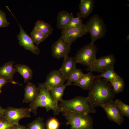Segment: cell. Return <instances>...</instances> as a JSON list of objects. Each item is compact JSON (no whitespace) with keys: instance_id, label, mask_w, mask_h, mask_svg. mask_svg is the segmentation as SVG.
I'll return each instance as SVG.
<instances>
[{"instance_id":"29","label":"cell","mask_w":129,"mask_h":129,"mask_svg":"<svg viewBox=\"0 0 129 129\" xmlns=\"http://www.w3.org/2000/svg\"><path fill=\"white\" fill-rule=\"evenodd\" d=\"M43 119L41 117L37 118L28 123L27 127L28 129H46Z\"/></svg>"},{"instance_id":"19","label":"cell","mask_w":129,"mask_h":129,"mask_svg":"<svg viewBox=\"0 0 129 129\" xmlns=\"http://www.w3.org/2000/svg\"><path fill=\"white\" fill-rule=\"evenodd\" d=\"M74 17L72 14L66 11L63 10L58 14L56 21V27L62 29L65 27Z\"/></svg>"},{"instance_id":"26","label":"cell","mask_w":129,"mask_h":129,"mask_svg":"<svg viewBox=\"0 0 129 129\" xmlns=\"http://www.w3.org/2000/svg\"><path fill=\"white\" fill-rule=\"evenodd\" d=\"M113 90L115 94L123 91L125 86V83L123 79L120 76L110 83Z\"/></svg>"},{"instance_id":"4","label":"cell","mask_w":129,"mask_h":129,"mask_svg":"<svg viewBox=\"0 0 129 129\" xmlns=\"http://www.w3.org/2000/svg\"><path fill=\"white\" fill-rule=\"evenodd\" d=\"M62 112L67 120L66 124L71 125L70 129H93V119L90 114L64 109Z\"/></svg>"},{"instance_id":"11","label":"cell","mask_w":129,"mask_h":129,"mask_svg":"<svg viewBox=\"0 0 129 129\" xmlns=\"http://www.w3.org/2000/svg\"><path fill=\"white\" fill-rule=\"evenodd\" d=\"M66 78L64 77L59 70L51 71L47 75L44 84L47 90L49 91L52 89L64 85Z\"/></svg>"},{"instance_id":"32","label":"cell","mask_w":129,"mask_h":129,"mask_svg":"<svg viewBox=\"0 0 129 129\" xmlns=\"http://www.w3.org/2000/svg\"><path fill=\"white\" fill-rule=\"evenodd\" d=\"M16 124L0 121V129H13Z\"/></svg>"},{"instance_id":"5","label":"cell","mask_w":129,"mask_h":129,"mask_svg":"<svg viewBox=\"0 0 129 129\" xmlns=\"http://www.w3.org/2000/svg\"><path fill=\"white\" fill-rule=\"evenodd\" d=\"M85 24L88 32L91 36L90 43L94 44L97 40L105 36L107 31L106 27L103 19L98 15L92 16Z\"/></svg>"},{"instance_id":"12","label":"cell","mask_w":129,"mask_h":129,"mask_svg":"<svg viewBox=\"0 0 129 129\" xmlns=\"http://www.w3.org/2000/svg\"><path fill=\"white\" fill-rule=\"evenodd\" d=\"M100 107L105 110L108 119L119 125L123 124L124 119L114 103V101L102 105Z\"/></svg>"},{"instance_id":"25","label":"cell","mask_w":129,"mask_h":129,"mask_svg":"<svg viewBox=\"0 0 129 129\" xmlns=\"http://www.w3.org/2000/svg\"><path fill=\"white\" fill-rule=\"evenodd\" d=\"M67 86L65 84L51 89L50 91L55 101L57 103L61 100L64 91Z\"/></svg>"},{"instance_id":"13","label":"cell","mask_w":129,"mask_h":129,"mask_svg":"<svg viewBox=\"0 0 129 129\" xmlns=\"http://www.w3.org/2000/svg\"><path fill=\"white\" fill-rule=\"evenodd\" d=\"M20 32L17 35V38L20 45L26 50L30 51L34 54L38 55L40 52V49L35 45L31 37L23 30L20 24Z\"/></svg>"},{"instance_id":"18","label":"cell","mask_w":129,"mask_h":129,"mask_svg":"<svg viewBox=\"0 0 129 129\" xmlns=\"http://www.w3.org/2000/svg\"><path fill=\"white\" fill-rule=\"evenodd\" d=\"M95 7L93 0H81L79 5L80 15L82 18H85L92 12Z\"/></svg>"},{"instance_id":"34","label":"cell","mask_w":129,"mask_h":129,"mask_svg":"<svg viewBox=\"0 0 129 129\" xmlns=\"http://www.w3.org/2000/svg\"><path fill=\"white\" fill-rule=\"evenodd\" d=\"M13 129H28L27 127L20 125L19 124H16Z\"/></svg>"},{"instance_id":"33","label":"cell","mask_w":129,"mask_h":129,"mask_svg":"<svg viewBox=\"0 0 129 129\" xmlns=\"http://www.w3.org/2000/svg\"><path fill=\"white\" fill-rule=\"evenodd\" d=\"M8 82H11L6 79L0 76V90H1L2 87Z\"/></svg>"},{"instance_id":"9","label":"cell","mask_w":129,"mask_h":129,"mask_svg":"<svg viewBox=\"0 0 129 129\" xmlns=\"http://www.w3.org/2000/svg\"><path fill=\"white\" fill-rule=\"evenodd\" d=\"M88 33L85 24L83 23L80 26L61 31V37L65 42L71 45L78 38Z\"/></svg>"},{"instance_id":"35","label":"cell","mask_w":129,"mask_h":129,"mask_svg":"<svg viewBox=\"0 0 129 129\" xmlns=\"http://www.w3.org/2000/svg\"><path fill=\"white\" fill-rule=\"evenodd\" d=\"M4 110V109L0 106V119L3 114Z\"/></svg>"},{"instance_id":"22","label":"cell","mask_w":129,"mask_h":129,"mask_svg":"<svg viewBox=\"0 0 129 129\" xmlns=\"http://www.w3.org/2000/svg\"><path fill=\"white\" fill-rule=\"evenodd\" d=\"M30 35L33 43L37 45L43 42L48 37L34 27L30 33Z\"/></svg>"},{"instance_id":"16","label":"cell","mask_w":129,"mask_h":129,"mask_svg":"<svg viewBox=\"0 0 129 129\" xmlns=\"http://www.w3.org/2000/svg\"><path fill=\"white\" fill-rule=\"evenodd\" d=\"M24 90L23 103H32L34 101L38 95V87L31 82H27Z\"/></svg>"},{"instance_id":"8","label":"cell","mask_w":129,"mask_h":129,"mask_svg":"<svg viewBox=\"0 0 129 129\" xmlns=\"http://www.w3.org/2000/svg\"><path fill=\"white\" fill-rule=\"evenodd\" d=\"M115 62V57L113 54L102 56L97 59L93 65L86 70L101 73L108 69L114 68Z\"/></svg>"},{"instance_id":"20","label":"cell","mask_w":129,"mask_h":129,"mask_svg":"<svg viewBox=\"0 0 129 129\" xmlns=\"http://www.w3.org/2000/svg\"><path fill=\"white\" fill-rule=\"evenodd\" d=\"M14 66L16 72H18L22 76L24 83H26L32 79L33 71L29 66L21 64H17Z\"/></svg>"},{"instance_id":"27","label":"cell","mask_w":129,"mask_h":129,"mask_svg":"<svg viewBox=\"0 0 129 129\" xmlns=\"http://www.w3.org/2000/svg\"><path fill=\"white\" fill-rule=\"evenodd\" d=\"M114 102L122 116L129 118V105L118 99H116Z\"/></svg>"},{"instance_id":"10","label":"cell","mask_w":129,"mask_h":129,"mask_svg":"<svg viewBox=\"0 0 129 129\" xmlns=\"http://www.w3.org/2000/svg\"><path fill=\"white\" fill-rule=\"evenodd\" d=\"M51 48L52 56L58 59L68 56L71 50V45L61 37L52 43Z\"/></svg>"},{"instance_id":"28","label":"cell","mask_w":129,"mask_h":129,"mask_svg":"<svg viewBox=\"0 0 129 129\" xmlns=\"http://www.w3.org/2000/svg\"><path fill=\"white\" fill-rule=\"evenodd\" d=\"M82 18L79 12H78L76 17L73 18L69 23L63 28L61 30L64 31L80 26L83 23Z\"/></svg>"},{"instance_id":"21","label":"cell","mask_w":129,"mask_h":129,"mask_svg":"<svg viewBox=\"0 0 129 129\" xmlns=\"http://www.w3.org/2000/svg\"><path fill=\"white\" fill-rule=\"evenodd\" d=\"M34 27L48 37L52 34L53 30L50 24L40 20L36 22Z\"/></svg>"},{"instance_id":"17","label":"cell","mask_w":129,"mask_h":129,"mask_svg":"<svg viewBox=\"0 0 129 129\" xmlns=\"http://www.w3.org/2000/svg\"><path fill=\"white\" fill-rule=\"evenodd\" d=\"M95 78V76L93 74L92 72L90 71L88 73L84 74L83 76L78 81L70 85L79 86L84 90H89Z\"/></svg>"},{"instance_id":"1","label":"cell","mask_w":129,"mask_h":129,"mask_svg":"<svg viewBox=\"0 0 129 129\" xmlns=\"http://www.w3.org/2000/svg\"><path fill=\"white\" fill-rule=\"evenodd\" d=\"M87 96L94 108L113 101L116 94L112 85L105 79L96 77Z\"/></svg>"},{"instance_id":"3","label":"cell","mask_w":129,"mask_h":129,"mask_svg":"<svg viewBox=\"0 0 129 129\" xmlns=\"http://www.w3.org/2000/svg\"><path fill=\"white\" fill-rule=\"evenodd\" d=\"M59 102L61 107L66 111L90 114L96 112L87 97L77 96L69 100L62 99Z\"/></svg>"},{"instance_id":"31","label":"cell","mask_w":129,"mask_h":129,"mask_svg":"<svg viewBox=\"0 0 129 129\" xmlns=\"http://www.w3.org/2000/svg\"><path fill=\"white\" fill-rule=\"evenodd\" d=\"M9 22L8 21L5 13L0 10V28L8 26Z\"/></svg>"},{"instance_id":"2","label":"cell","mask_w":129,"mask_h":129,"mask_svg":"<svg viewBox=\"0 0 129 129\" xmlns=\"http://www.w3.org/2000/svg\"><path fill=\"white\" fill-rule=\"evenodd\" d=\"M38 87V92L37 97L34 101L29 105L31 112L36 116L37 108L39 107L45 108L47 112L52 109L54 114L56 115L62 112L63 108L55 101L50 91L47 90L43 83H39Z\"/></svg>"},{"instance_id":"36","label":"cell","mask_w":129,"mask_h":129,"mask_svg":"<svg viewBox=\"0 0 129 129\" xmlns=\"http://www.w3.org/2000/svg\"><path fill=\"white\" fill-rule=\"evenodd\" d=\"M1 92H2L1 90H0V94L1 93Z\"/></svg>"},{"instance_id":"24","label":"cell","mask_w":129,"mask_h":129,"mask_svg":"<svg viewBox=\"0 0 129 129\" xmlns=\"http://www.w3.org/2000/svg\"><path fill=\"white\" fill-rule=\"evenodd\" d=\"M120 76L116 73L114 68H112L105 71L100 75H96L95 77L103 78L111 83Z\"/></svg>"},{"instance_id":"6","label":"cell","mask_w":129,"mask_h":129,"mask_svg":"<svg viewBox=\"0 0 129 129\" xmlns=\"http://www.w3.org/2000/svg\"><path fill=\"white\" fill-rule=\"evenodd\" d=\"M98 48L94 44L90 43L80 48L76 53L74 59L79 63L89 68L92 66L97 59Z\"/></svg>"},{"instance_id":"14","label":"cell","mask_w":129,"mask_h":129,"mask_svg":"<svg viewBox=\"0 0 129 129\" xmlns=\"http://www.w3.org/2000/svg\"><path fill=\"white\" fill-rule=\"evenodd\" d=\"M14 62L13 61H10L6 62L0 67V76L3 77L11 83L14 84H20L14 81L13 77L16 72V70L13 67Z\"/></svg>"},{"instance_id":"15","label":"cell","mask_w":129,"mask_h":129,"mask_svg":"<svg viewBox=\"0 0 129 129\" xmlns=\"http://www.w3.org/2000/svg\"><path fill=\"white\" fill-rule=\"evenodd\" d=\"M76 63L74 58L68 56L64 58L61 66L58 70L63 76L66 78L76 69Z\"/></svg>"},{"instance_id":"7","label":"cell","mask_w":129,"mask_h":129,"mask_svg":"<svg viewBox=\"0 0 129 129\" xmlns=\"http://www.w3.org/2000/svg\"><path fill=\"white\" fill-rule=\"evenodd\" d=\"M31 109L29 108L23 107L16 108L9 107L4 109L3 114L0 121L10 123L17 124L21 119L31 117Z\"/></svg>"},{"instance_id":"30","label":"cell","mask_w":129,"mask_h":129,"mask_svg":"<svg viewBox=\"0 0 129 129\" xmlns=\"http://www.w3.org/2000/svg\"><path fill=\"white\" fill-rule=\"evenodd\" d=\"M60 124L55 118L52 117L50 118L46 124V129H59Z\"/></svg>"},{"instance_id":"23","label":"cell","mask_w":129,"mask_h":129,"mask_svg":"<svg viewBox=\"0 0 129 129\" xmlns=\"http://www.w3.org/2000/svg\"><path fill=\"white\" fill-rule=\"evenodd\" d=\"M84 74L81 69L76 68L66 78L67 81L65 84L67 86L70 85L72 82H78L82 77Z\"/></svg>"}]
</instances>
